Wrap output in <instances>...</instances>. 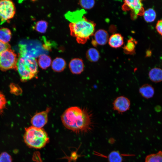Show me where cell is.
<instances>
[{
  "label": "cell",
  "mask_w": 162,
  "mask_h": 162,
  "mask_svg": "<svg viewBox=\"0 0 162 162\" xmlns=\"http://www.w3.org/2000/svg\"><path fill=\"white\" fill-rule=\"evenodd\" d=\"M148 76L153 82H160L162 81V70L157 68H153L149 71Z\"/></svg>",
  "instance_id": "cell-15"
},
{
  "label": "cell",
  "mask_w": 162,
  "mask_h": 162,
  "mask_svg": "<svg viewBox=\"0 0 162 162\" xmlns=\"http://www.w3.org/2000/svg\"><path fill=\"white\" fill-rule=\"evenodd\" d=\"M95 3V1L93 0H82L79 1L81 7L86 9H91L94 7Z\"/></svg>",
  "instance_id": "cell-23"
},
{
  "label": "cell",
  "mask_w": 162,
  "mask_h": 162,
  "mask_svg": "<svg viewBox=\"0 0 162 162\" xmlns=\"http://www.w3.org/2000/svg\"><path fill=\"white\" fill-rule=\"evenodd\" d=\"M108 41L109 45L111 47L118 48L123 45V38L121 34L115 33L110 36L109 38Z\"/></svg>",
  "instance_id": "cell-12"
},
{
  "label": "cell",
  "mask_w": 162,
  "mask_h": 162,
  "mask_svg": "<svg viewBox=\"0 0 162 162\" xmlns=\"http://www.w3.org/2000/svg\"><path fill=\"white\" fill-rule=\"evenodd\" d=\"M66 64V62L64 59L60 57H56L52 62L51 67L54 71L60 72L64 70Z\"/></svg>",
  "instance_id": "cell-14"
},
{
  "label": "cell",
  "mask_w": 162,
  "mask_h": 162,
  "mask_svg": "<svg viewBox=\"0 0 162 162\" xmlns=\"http://www.w3.org/2000/svg\"><path fill=\"white\" fill-rule=\"evenodd\" d=\"M16 68L21 80L23 82L36 77L38 73L36 60L30 56H20L18 58Z\"/></svg>",
  "instance_id": "cell-4"
},
{
  "label": "cell",
  "mask_w": 162,
  "mask_h": 162,
  "mask_svg": "<svg viewBox=\"0 0 162 162\" xmlns=\"http://www.w3.org/2000/svg\"><path fill=\"white\" fill-rule=\"evenodd\" d=\"M52 63L51 58L49 56L45 54L39 56L38 64L39 66L43 69H46L51 65Z\"/></svg>",
  "instance_id": "cell-16"
},
{
  "label": "cell",
  "mask_w": 162,
  "mask_h": 162,
  "mask_svg": "<svg viewBox=\"0 0 162 162\" xmlns=\"http://www.w3.org/2000/svg\"><path fill=\"white\" fill-rule=\"evenodd\" d=\"M18 58L10 48L6 50L0 55V69L5 71L16 68Z\"/></svg>",
  "instance_id": "cell-5"
},
{
  "label": "cell",
  "mask_w": 162,
  "mask_h": 162,
  "mask_svg": "<svg viewBox=\"0 0 162 162\" xmlns=\"http://www.w3.org/2000/svg\"><path fill=\"white\" fill-rule=\"evenodd\" d=\"M139 92L143 98L146 99H149L153 96L154 91L152 86L146 84L143 85L140 88Z\"/></svg>",
  "instance_id": "cell-13"
},
{
  "label": "cell",
  "mask_w": 162,
  "mask_h": 162,
  "mask_svg": "<svg viewBox=\"0 0 162 162\" xmlns=\"http://www.w3.org/2000/svg\"><path fill=\"white\" fill-rule=\"evenodd\" d=\"M156 28L158 33L162 35V20L158 21L156 25Z\"/></svg>",
  "instance_id": "cell-29"
},
{
  "label": "cell",
  "mask_w": 162,
  "mask_h": 162,
  "mask_svg": "<svg viewBox=\"0 0 162 162\" xmlns=\"http://www.w3.org/2000/svg\"><path fill=\"white\" fill-rule=\"evenodd\" d=\"M16 12L13 2L9 0L0 1V19L1 24L12 18Z\"/></svg>",
  "instance_id": "cell-6"
},
{
  "label": "cell",
  "mask_w": 162,
  "mask_h": 162,
  "mask_svg": "<svg viewBox=\"0 0 162 162\" xmlns=\"http://www.w3.org/2000/svg\"><path fill=\"white\" fill-rule=\"evenodd\" d=\"M92 115L86 108L72 106L66 109L61 116L64 127L76 133H84L92 128Z\"/></svg>",
  "instance_id": "cell-1"
},
{
  "label": "cell",
  "mask_w": 162,
  "mask_h": 162,
  "mask_svg": "<svg viewBox=\"0 0 162 162\" xmlns=\"http://www.w3.org/2000/svg\"><path fill=\"white\" fill-rule=\"evenodd\" d=\"M10 91L12 93L16 94H20L22 92L21 89L18 86L12 84L10 86Z\"/></svg>",
  "instance_id": "cell-27"
},
{
  "label": "cell",
  "mask_w": 162,
  "mask_h": 162,
  "mask_svg": "<svg viewBox=\"0 0 162 162\" xmlns=\"http://www.w3.org/2000/svg\"><path fill=\"white\" fill-rule=\"evenodd\" d=\"M47 27V22L46 21L41 20L36 22L34 26V29L38 32L44 33L46 32Z\"/></svg>",
  "instance_id": "cell-21"
},
{
  "label": "cell",
  "mask_w": 162,
  "mask_h": 162,
  "mask_svg": "<svg viewBox=\"0 0 162 162\" xmlns=\"http://www.w3.org/2000/svg\"><path fill=\"white\" fill-rule=\"evenodd\" d=\"M145 20L147 22H153L156 17V13L152 8H150L145 11L143 14Z\"/></svg>",
  "instance_id": "cell-20"
},
{
  "label": "cell",
  "mask_w": 162,
  "mask_h": 162,
  "mask_svg": "<svg viewBox=\"0 0 162 162\" xmlns=\"http://www.w3.org/2000/svg\"><path fill=\"white\" fill-rule=\"evenodd\" d=\"M145 162H162V151L147 155Z\"/></svg>",
  "instance_id": "cell-19"
},
{
  "label": "cell",
  "mask_w": 162,
  "mask_h": 162,
  "mask_svg": "<svg viewBox=\"0 0 162 162\" xmlns=\"http://www.w3.org/2000/svg\"><path fill=\"white\" fill-rule=\"evenodd\" d=\"M6 104V100L4 96L0 92V115L5 107Z\"/></svg>",
  "instance_id": "cell-26"
},
{
  "label": "cell",
  "mask_w": 162,
  "mask_h": 162,
  "mask_svg": "<svg viewBox=\"0 0 162 162\" xmlns=\"http://www.w3.org/2000/svg\"><path fill=\"white\" fill-rule=\"evenodd\" d=\"M50 110V108L47 107L45 111L34 115L31 119L32 126L38 128H42L47 122L48 114Z\"/></svg>",
  "instance_id": "cell-8"
},
{
  "label": "cell",
  "mask_w": 162,
  "mask_h": 162,
  "mask_svg": "<svg viewBox=\"0 0 162 162\" xmlns=\"http://www.w3.org/2000/svg\"><path fill=\"white\" fill-rule=\"evenodd\" d=\"M12 36L10 30L6 28H0V40L4 43H8Z\"/></svg>",
  "instance_id": "cell-18"
},
{
  "label": "cell",
  "mask_w": 162,
  "mask_h": 162,
  "mask_svg": "<svg viewBox=\"0 0 162 162\" xmlns=\"http://www.w3.org/2000/svg\"><path fill=\"white\" fill-rule=\"evenodd\" d=\"M130 106V102L128 98L123 96L117 97L113 103L114 110L121 113L128 110Z\"/></svg>",
  "instance_id": "cell-9"
},
{
  "label": "cell",
  "mask_w": 162,
  "mask_h": 162,
  "mask_svg": "<svg viewBox=\"0 0 162 162\" xmlns=\"http://www.w3.org/2000/svg\"><path fill=\"white\" fill-rule=\"evenodd\" d=\"M87 58L92 62H97L100 58L98 51L95 48H92L88 49L86 52Z\"/></svg>",
  "instance_id": "cell-17"
},
{
  "label": "cell",
  "mask_w": 162,
  "mask_h": 162,
  "mask_svg": "<svg viewBox=\"0 0 162 162\" xmlns=\"http://www.w3.org/2000/svg\"><path fill=\"white\" fill-rule=\"evenodd\" d=\"M85 12L84 10H78L68 12L65 15L71 22L69 25L71 35L82 44L85 43L94 34L95 26L93 22L87 20L83 15Z\"/></svg>",
  "instance_id": "cell-2"
},
{
  "label": "cell",
  "mask_w": 162,
  "mask_h": 162,
  "mask_svg": "<svg viewBox=\"0 0 162 162\" xmlns=\"http://www.w3.org/2000/svg\"><path fill=\"white\" fill-rule=\"evenodd\" d=\"M123 6L124 10H131L134 14V17L138 16L143 15L144 8L141 1L139 0H125Z\"/></svg>",
  "instance_id": "cell-7"
},
{
  "label": "cell",
  "mask_w": 162,
  "mask_h": 162,
  "mask_svg": "<svg viewBox=\"0 0 162 162\" xmlns=\"http://www.w3.org/2000/svg\"><path fill=\"white\" fill-rule=\"evenodd\" d=\"M109 162H122V158L119 153L116 151L111 152L108 157Z\"/></svg>",
  "instance_id": "cell-22"
},
{
  "label": "cell",
  "mask_w": 162,
  "mask_h": 162,
  "mask_svg": "<svg viewBox=\"0 0 162 162\" xmlns=\"http://www.w3.org/2000/svg\"><path fill=\"white\" fill-rule=\"evenodd\" d=\"M0 162H12L11 156L6 152H3L0 154Z\"/></svg>",
  "instance_id": "cell-24"
},
{
  "label": "cell",
  "mask_w": 162,
  "mask_h": 162,
  "mask_svg": "<svg viewBox=\"0 0 162 162\" xmlns=\"http://www.w3.org/2000/svg\"><path fill=\"white\" fill-rule=\"evenodd\" d=\"M135 44L131 40L128 41L126 45L124 46V50L128 52H132L134 50Z\"/></svg>",
  "instance_id": "cell-25"
},
{
  "label": "cell",
  "mask_w": 162,
  "mask_h": 162,
  "mask_svg": "<svg viewBox=\"0 0 162 162\" xmlns=\"http://www.w3.org/2000/svg\"><path fill=\"white\" fill-rule=\"evenodd\" d=\"M94 39L92 42L94 46L97 45H104L108 42L109 40V35L106 30L100 29L97 31L94 34Z\"/></svg>",
  "instance_id": "cell-10"
},
{
  "label": "cell",
  "mask_w": 162,
  "mask_h": 162,
  "mask_svg": "<svg viewBox=\"0 0 162 162\" xmlns=\"http://www.w3.org/2000/svg\"><path fill=\"white\" fill-rule=\"evenodd\" d=\"M23 138L28 147L36 149L44 147L49 141L47 134L43 128L32 126L25 128Z\"/></svg>",
  "instance_id": "cell-3"
},
{
  "label": "cell",
  "mask_w": 162,
  "mask_h": 162,
  "mask_svg": "<svg viewBox=\"0 0 162 162\" xmlns=\"http://www.w3.org/2000/svg\"><path fill=\"white\" fill-rule=\"evenodd\" d=\"M10 48V46L8 43H4L0 40V55L6 50Z\"/></svg>",
  "instance_id": "cell-28"
},
{
  "label": "cell",
  "mask_w": 162,
  "mask_h": 162,
  "mask_svg": "<svg viewBox=\"0 0 162 162\" xmlns=\"http://www.w3.org/2000/svg\"><path fill=\"white\" fill-rule=\"evenodd\" d=\"M69 67L72 74H80L84 70V67L83 61L79 58H73L70 62Z\"/></svg>",
  "instance_id": "cell-11"
}]
</instances>
